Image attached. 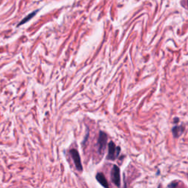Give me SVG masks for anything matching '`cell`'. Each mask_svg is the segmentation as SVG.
<instances>
[{"label":"cell","mask_w":188,"mask_h":188,"mask_svg":"<svg viewBox=\"0 0 188 188\" xmlns=\"http://www.w3.org/2000/svg\"><path fill=\"white\" fill-rule=\"evenodd\" d=\"M121 152V148L116 146V144L112 141H110L108 144V154L107 159L109 160H115L119 156Z\"/></svg>","instance_id":"obj_1"},{"label":"cell","mask_w":188,"mask_h":188,"mask_svg":"<svg viewBox=\"0 0 188 188\" xmlns=\"http://www.w3.org/2000/svg\"><path fill=\"white\" fill-rule=\"evenodd\" d=\"M107 136L104 132L101 131L98 135V142H97V145H98V150L99 154H103L104 151L105 150L106 145H107Z\"/></svg>","instance_id":"obj_2"},{"label":"cell","mask_w":188,"mask_h":188,"mask_svg":"<svg viewBox=\"0 0 188 188\" xmlns=\"http://www.w3.org/2000/svg\"><path fill=\"white\" fill-rule=\"evenodd\" d=\"M111 179L115 185L118 187L121 186V174H120V168L117 165H114L112 166L111 171Z\"/></svg>","instance_id":"obj_3"},{"label":"cell","mask_w":188,"mask_h":188,"mask_svg":"<svg viewBox=\"0 0 188 188\" xmlns=\"http://www.w3.org/2000/svg\"><path fill=\"white\" fill-rule=\"evenodd\" d=\"M70 155L72 157L73 161H74V165L76 166V169L80 171H82L83 167L82 165L81 159H80V154H79V152H78L76 149H71V150L70 151Z\"/></svg>","instance_id":"obj_4"},{"label":"cell","mask_w":188,"mask_h":188,"mask_svg":"<svg viewBox=\"0 0 188 188\" xmlns=\"http://www.w3.org/2000/svg\"><path fill=\"white\" fill-rule=\"evenodd\" d=\"M96 179L97 181L99 182L102 186H103L104 188H109V184L107 180L106 179L105 176L102 173H97L96 176Z\"/></svg>","instance_id":"obj_5"},{"label":"cell","mask_w":188,"mask_h":188,"mask_svg":"<svg viewBox=\"0 0 188 188\" xmlns=\"http://www.w3.org/2000/svg\"><path fill=\"white\" fill-rule=\"evenodd\" d=\"M184 130H185V127L181 126V125H180V126H175L172 129V133L174 138H179L184 132Z\"/></svg>","instance_id":"obj_6"},{"label":"cell","mask_w":188,"mask_h":188,"mask_svg":"<svg viewBox=\"0 0 188 188\" xmlns=\"http://www.w3.org/2000/svg\"><path fill=\"white\" fill-rule=\"evenodd\" d=\"M38 11H38H38H33V13H29L27 16H26V17L24 18V19H22V21H21V22H20L19 24H18V27H19V26H20V25H22V24H25V23H26V22L29 21V20H30V19H32V18H33L35 16V15H36V13L38 12Z\"/></svg>","instance_id":"obj_7"}]
</instances>
